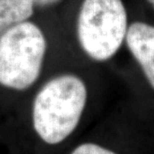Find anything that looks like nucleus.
<instances>
[{"instance_id":"6e6552de","label":"nucleus","mask_w":154,"mask_h":154,"mask_svg":"<svg viewBox=\"0 0 154 154\" xmlns=\"http://www.w3.org/2000/svg\"><path fill=\"white\" fill-rule=\"evenodd\" d=\"M147 1H148V2L150 3V4L152 5V7L154 8V0H147Z\"/></svg>"},{"instance_id":"f03ea898","label":"nucleus","mask_w":154,"mask_h":154,"mask_svg":"<svg viewBox=\"0 0 154 154\" xmlns=\"http://www.w3.org/2000/svg\"><path fill=\"white\" fill-rule=\"evenodd\" d=\"M46 40L32 22L20 23L0 36V84L15 90L30 87L39 77Z\"/></svg>"},{"instance_id":"39448f33","label":"nucleus","mask_w":154,"mask_h":154,"mask_svg":"<svg viewBox=\"0 0 154 154\" xmlns=\"http://www.w3.org/2000/svg\"><path fill=\"white\" fill-rule=\"evenodd\" d=\"M33 0H0V36L33 14Z\"/></svg>"},{"instance_id":"423d86ee","label":"nucleus","mask_w":154,"mask_h":154,"mask_svg":"<svg viewBox=\"0 0 154 154\" xmlns=\"http://www.w3.org/2000/svg\"><path fill=\"white\" fill-rule=\"evenodd\" d=\"M71 154H116L93 143H84L76 147Z\"/></svg>"},{"instance_id":"0eeeda50","label":"nucleus","mask_w":154,"mask_h":154,"mask_svg":"<svg viewBox=\"0 0 154 154\" xmlns=\"http://www.w3.org/2000/svg\"><path fill=\"white\" fill-rule=\"evenodd\" d=\"M35 5L38 6H49V5H53L55 3H57L60 0H33Z\"/></svg>"},{"instance_id":"f257e3e1","label":"nucleus","mask_w":154,"mask_h":154,"mask_svg":"<svg viewBox=\"0 0 154 154\" xmlns=\"http://www.w3.org/2000/svg\"><path fill=\"white\" fill-rule=\"evenodd\" d=\"M87 99L84 82L74 75H61L48 81L36 95L33 126L48 144H57L74 131Z\"/></svg>"},{"instance_id":"20e7f679","label":"nucleus","mask_w":154,"mask_h":154,"mask_svg":"<svg viewBox=\"0 0 154 154\" xmlns=\"http://www.w3.org/2000/svg\"><path fill=\"white\" fill-rule=\"evenodd\" d=\"M129 51L154 88V26L143 22L131 24L126 33Z\"/></svg>"},{"instance_id":"7ed1b4c3","label":"nucleus","mask_w":154,"mask_h":154,"mask_svg":"<svg viewBox=\"0 0 154 154\" xmlns=\"http://www.w3.org/2000/svg\"><path fill=\"white\" fill-rule=\"evenodd\" d=\"M127 33V13L121 0H84L77 34L85 53L104 61L114 55Z\"/></svg>"}]
</instances>
